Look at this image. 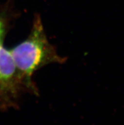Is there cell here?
I'll use <instances>...</instances> for the list:
<instances>
[{"label":"cell","mask_w":124,"mask_h":125,"mask_svg":"<svg viewBox=\"0 0 124 125\" xmlns=\"http://www.w3.org/2000/svg\"><path fill=\"white\" fill-rule=\"evenodd\" d=\"M5 25L4 22L0 24V46L3 45V38L5 36Z\"/></svg>","instance_id":"cell-3"},{"label":"cell","mask_w":124,"mask_h":125,"mask_svg":"<svg viewBox=\"0 0 124 125\" xmlns=\"http://www.w3.org/2000/svg\"><path fill=\"white\" fill-rule=\"evenodd\" d=\"M3 22V20H2V19H0V24H1V23H2Z\"/></svg>","instance_id":"cell-4"},{"label":"cell","mask_w":124,"mask_h":125,"mask_svg":"<svg viewBox=\"0 0 124 125\" xmlns=\"http://www.w3.org/2000/svg\"><path fill=\"white\" fill-rule=\"evenodd\" d=\"M25 90L30 91L19 72L10 50L0 46V101L1 107H14L19 95Z\"/></svg>","instance_id":"cell-2"},{"label":"cell","mask_w":124,"mask_h":125,"mask_svg":"<svg viewBox=\"0 0 124 125\" xmlns=\"http://www.w3.org/2000/svg\"><path fill=\"white\" fill-rule=\"evenodd\" d=\"M16 66L34 94H38L32 77L42 67L53 63H63L61 57L48 40L39 15H36L28 38L10 50Z\"/></svg>","instance_id":"cell-1"}]
</instances>
